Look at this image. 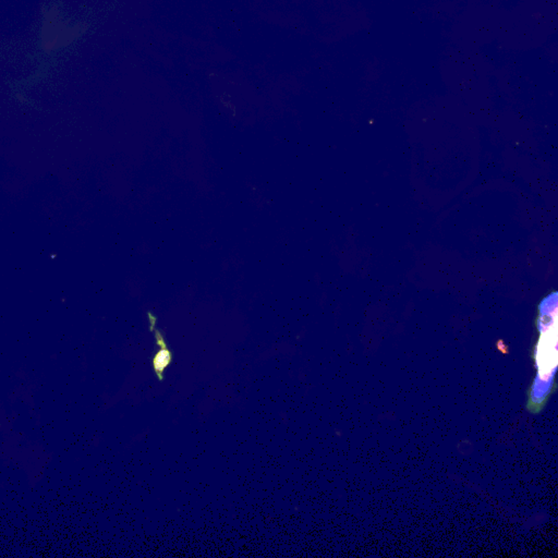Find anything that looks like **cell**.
Returning <instances> with one entry per match:
<instances>
[{
	"label": "cell",
	"mask_w": 558,
	"mask_h": 558,
	"mask_svg": "<svg viewBox=\"0 0 558 558\" xmlns=\"http://www.w3.org/2000/svg\"><path fill=\"white\" fill-rule=\"evenodd\" d=\"M157 344L161 346L158 352L153 357L152 365L153 369H154L155 373L158 376L159 380H163V374H164L165 370L169 367L171 361H173V355H171V350L167 348L166 344H165L163 337L161 336L159 333H156Z\"/></svg>",
	"instance_id": "cell-1"
}]
</instances>
